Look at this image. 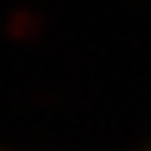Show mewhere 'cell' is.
<instances>
[{"label": "cell", "mask_w": 151, "mask_h": 151, "mask_svg": "<svg viewBox=\"0 0 151 151\" xmlns=\"http://www.w3.org/2000/svg\"><path fill=\"white\" fill-rule=\"evenodd\" d=\"M0 151H3V148H0Z\"/></svg>", "instance_id": "6da1fadb"}]
</instances>
